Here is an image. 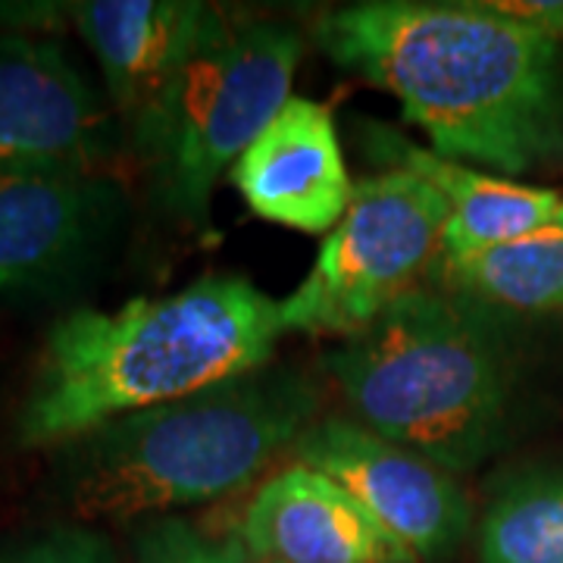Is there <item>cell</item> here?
Segmentation results:
<instances>
[{"label": "cell", "instance_id": "cell-1", "mask_svg": "<svg viewBox=\"0 0 563 563\" xmlns=\"http://www.w3.org/2000/svg\"><path fill=\"white\" fill-rule=\"evenodd\" d=\"M313 35L444 161L520 176L563 151L561 44L488 0H363L322 13Z\"/></svg>", "mask_w": 563, "mask_h": 563}, {"label": "cell", "instance_id": "cell-2", "mask_svg": "<svg viewBox=\"0 0 563 563\" xmlns=\"http://www.w3.org/2000/svg\"><path fill=\"white\" fill-rule=\"evenodd\" d=\"M282 301L239 276H207L113 310L79 307L44 335L16 413L22 448H60L157 404L269 366Z\"/></svg>", "mask_w": 563, "mask_h": 563}, {"label": "cell", "instance_id": "cell-3", "mask_svg": "<svg viewBox=\"0 0 563 563\" xmlns=\"http://www.w3.org/2000/svg\"><path fill=\"white\" fill-rule=\"evenodd\" d=\"M317 410L320 391L303 373L261 366L54 448V492L76 523L217 501L295 448Z\"/></svg>", "mask_w": 563, "mask_h": 563}, {"label": "cell", "instance_id": "cell-4", "mask_svg": "<svg viewBox=\"0 0 563 563\" xmlns=\"http://www.w3.org/2000/svg\"><path fill=\"white\" fill-rule=\"evenodd\" d=\"M354 422L448 473L488 461L510 432V322L429 282L322 357Z\"/></svg>", "mask_w": 563, "mask_h": 563}, {"label": "cell", "instance_id": "cell-5", "mask_svg": "<svg viewBox=\"0 0 563 563\" xmlns=\"http://www.w3.org/2000/svg\"><path fill=\"white\" fill-rule=\"evenodd\" d=\"M301 54V35L288 25L225 22L191 60L157 122L132 141L176 220L210 225L222 173L288 103Z\"/></svg>", "mask_w": 563, "mask_h": 563}, {"label": "cell", "instance_id": "cell-6", "mask_svg": "<svg viewBox=\"0 0 563 563\" xmlns=\"http://www.w3.org/2000/svg\"><path fill=\"white\" fill-rule=\"evenodd\" d=\"M451 207L407 169L357 181L301 285L282 301V329L351 339L429 276Z\"/></svg>", "mask_w": 563, "mask_h": 563}, {"label": "cell", "instance_id": "cell-7", "mask_svg": "<svg viewBox=\"0 0 563 563\" xmlns=\"http://www.w3.org/2000/svg\"><path fill=\"white\" fill-rule=\"evenodd\" d=\"M129 198L110 173L0 169V298H57L117 244Z\"/></svg>", "mask_w": 563, "mask_h": 563}, {"label": "cell", "instance_id": "cell-8", "mask_svg": "<svg viewBox=\"0 0 563 563\" xmlns=\"http://www.w3.org/2000/svg\"><path fill=\"white\" fill-rule=\"evenodd\" d=\"M291 454L301 466H313L347 488L417 563H444L470 536L473 507L454 473L361 422L322 417Z\"/></svg>", "mask_w": 563, "mask_h": 563}, {"label": "cell", "instance_id": "cell-9", "mask_svg": "<svg viewBox=\"0 0 563 563\" xmlns=\"http://www.w3.org/2000/svg\"><path fill=\"white\" fill-rule=\"evenodd\" d=\"M125 139L60 41L0 35V169L107 173Z\"/></svg>", "mask_w": 563, "mask_h": 563}, {"label": "cell", "instance_id": "cell-10", "mask_svg": "<svg viewBox=\"0 0 563 563\" xmlns=\"http://www.w3.org/2000/svg\"><path fill=\"white\" fill-rule=\"evenodd\" d=\"M69 25L101 66L107 101L132 144L225 20L201 0H76Z\"/></svg>", "mask_w": 563, "mask_h": 563}, {"label": "cell", "instance_id": "cell-11", "mask_svg": "<svg viewBox=\"0 0 563 563\" xmlns=\"http://www.w3.org/2000/svg\"><path fill=\"white\" fill-rule=\"evenodd\" d=\"M229 179L261 220L307 235H329L357 188L332 110L307 98H288L229 169Z\"/></svg>", "mask_w": 563, "mask_h": 563}, {"label": "cell", "instance_id": "cell-12", "mask_svg": "<svg viewBox=\"0 0 563 563\" xmlns=\"http://www.w3.org/2000/svg\"><path fill=\"white\" fill-rule=\"evenodd\" d=\"M239 539L266 563H417L347 488L301 463L257 488Z\"/></svg>", "mask_w": 563, "mask_h": 563}, {"label": "cell", "instance_id": "cell-13", "mask_svg": "<svg viewBox=\"0 0 563 563\" xmlns=\"http://www.w3.org/2000/svg\"><path fill=\"white\" fill-rule=\"evenodd\" d=\"M363 147L373 161L388 163V169L417 173L444 195L451 217L444 222L435 261L470 257L485 247L523 239L563 213L561 195L444 161L435 151H426L388 125H366Z\"/></svg>", "mask_w": 563, "mask_h": 563}, {"label": "cell", "instance_id": "cell-14", "mask_svg": "<svg viewBox=\"0 0 563 563\" xmlns=\"http://www.w3.org/2000/svg\"><path fill=\"white\" fill-rule=\"evenodd\" d=\"M422 282L492 313H551L563 307V213L523 239L470 257L435 261Z\"/></svg>", "mask_w": 563, "mask_h": 563}, {"label": "cell", "instance_id": "cell-15", "mask_svg": "<svg viewBox=\"0 0 563 563\" xmlns=\"http://www.w3.org/2000/svg\"><path fill=\"white\" fill-rule=\"evenodd\" d=\"M479 563H563V473L504 485L479 526Z\"/></svg>", "mask_w": 563, "mask_h": 563}, {"label": "cell", "instance_id": "cell-16", "mask_svg": "<svg viewBox=\"0 0 563 563\" xmlns=\"http://www.w3.org/2000/svg\"><path fill=\"white\" fill-rule=\"evenodd\" d=\"M242 539H210L181 517H157L135 536V563H247Z\"/></svg>", "mask_w": 563, "mask_h": 563}, {"label": "cell", "instance_id": "cell-17", "mask_svg": "<svg viewBox=\"0 0 563 563\" xmlns=\"http://www.w3.org/2000/svg\"><path fill=\"white\" fill-rule=\"evenodd\" d=\"M0 563H120L113 542L88 523H57L3 544Z\"/></svg>", "mask_w": 563, "mask_h": 563}, {"label": "cell", "instance_id": "cell-18", "mask_svg": "<svg viewBox=\"0 0 563 563\" xmlns=\"http://www.w3.org/2000/svg\"><path fill=\"white\" fill-rule=\"evenodd\" d=\"M69 25V3H0V35H25V38H54Z\"/></svg>", "mask_w": 563, "mask_h": 563}, {"label": "cell", "instance_id": "cell-19", "mask_svg": "<svg viewBox=\"0 0 563 563\" xmlns=\"http://www.w3.org/2000/svg\"><path fill=\"white\" fill-rule=\"evenodd\" d=\"M488 7L510 20L526 22L548 38H563V0H488Z\"/></svg>", "mask_w": 563, "mask_h": 563}, {"label": "cell", "instance_id": "cell-20", "mask_svg": "<svg viewBox=\"0 0 563 563\" xmlns=\"http://www.w3.org/2000/svg\"><path fill=\"white\" fill-rule=\"evenodd\" d=\"M247 563H266V561H247Z\"/></svg>", "mask_w": 563, "mask_h": 563}]
</instances>
